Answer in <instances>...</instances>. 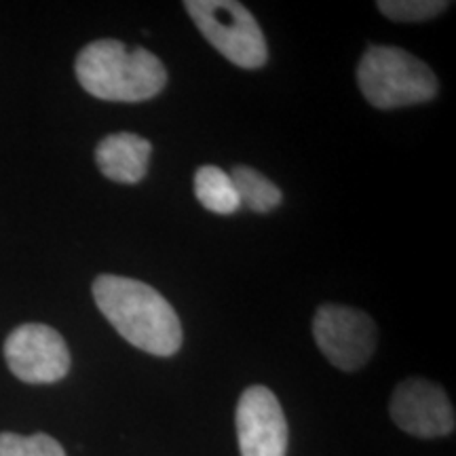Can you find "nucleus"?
Wrapping results in <instances>:
<instances>
[{"label": "nucleus", "instance_id": "nucleus-1", "mask_svg": "<svg viewBox=\"0 0 456 456\" xmlns=\"http://www.w3.org/2000/svg\"><path fill=\"white\" fill-rule=\"evenodd\" d=\"M91 292L102 315L135 349L157 357L180 351V317L155 288L131 277L100 275Z\"/></svg>", "mask_w": 456, "mask_h": 456}, {"label": "nucleus", "instance_id": "nucleus-2", "mask_svg": "<svg viewBox=\"0 0 456 456\" xmlns=\"http://www.w3.org/2000/svg\"><path fill=\"white\" fill-rule=\"evenodd\" d=\"M74 72L89 95L106 102H146L167 85V70L155 53L114 38L89 43L77 55Z\"/></svg>", "mask_w": 456, "mask_h": 456}, {"label": "nucleus", "instance_id": "nucleus-3", "mask_svg": "<svg viewBox=\"0 0 456 456\" xmlns=\"http://www.w3.org/2000/svg\"><path fill=\"white\" fill-rule=\"evenodd\" d=\"M357 85L368 104L379 110L425 104L440 89L423 60L389 45H370L359 60Z\"/></svg>", "mask_w": 456, "mask_h": 456}, {"label": "nucleus", "instance_id": "nucleus-4", "mask_svg": "<svg viewBox=\"0 0 456 456\" xmlns=\"http://www.w3.org/2000/svg\"><path fill=\"white\" fill-rule=\"evenodd\" d=\"M184 9L208 43L239 68L256 70L269 60L256 17L235 0H186Z\"/></svg>", "mask_w": 456, "mask_h": 456}, {"label": "nucleus", "instance_id": "nucleus-5", "mask_svg": "<svg viewBox=\"0 0 456 456\" xmlns=\"http://www.w3.org/2000/svg\"><path fill=\"white\" fill-rule=\"evenodd\" d=\"M313 338L332 366L342 372H355L374 355L379 330L368 313L342 305H323L313 319Z\"/></svg>", "mask_w": 456, "mask_h": 456}, {"label": "nucleus", "instance_id": "nucleus-6", "mask_svg": "<svg viewBox=\"0 0 456 456\" xmlns=\"http://www.w3.org/2000/svg\"><path fill=\"white\" fill-rule=\"evenodd\" d=\"M4 359L28 385H51L70 372V351L57 330L43 323L15 328L4 340Z\"/></svg>", "mask_w": 456, "mask_h": 456}, {"label": "nucleus", "instance_id": "nucleus-7", "mask_svg": "<svg viewBox=\"0 0 456 456\" xmlns=\"http://www.w3.org/2000/svg\"><path fill=\"white\" fill-rule=\"evenodd\" d=\"M237 440L241 456H285L289 429L275 393L262 385L245 389L239 397Z\"/></svg>", "mask_w": 456, "mask_h": 456}, {"label": "nucleus", "instance_id": "nucleus-8", "mask_svg": "<svg viewBox=\"0 0 456 456\" xmlns=\"http://www.w3.org/2000/svg\"><path fill=\"white\" fill-rule=\"evenodd\" d=\"M393 423L420 440L446 437L454 431L456 419L446 391L425 379H406L391 395Z\"/></svg>", "mask_w": 456, "mask_h": 456}, {"label": "nucleus", "instance_id": "nucleus-9", "mask_svg": "<svg viewBox=\"0 0 456 456\" xmlns=\"http://www.w3.org/2000/svg\"><path fill=\"white\" fill-rule=\"evenodd\" d=\"M152 144L142 135L121 131L106 135L95 148V163L108 180L118 184H138L144 180Z\"/></svg>", "mask_w": 456, "mask_h": 456}, {"label": "nucleus", "instance_id": "nucleus-10", "mask_svg": "<svg viewBox=\"0 0 456 456\" xmlns=\"http://www.w3.org/2000/svg\"><path fill=\"white\" fill-rule=\"evenodd\" d=\"M195 195L208 212L228 216L241 208L231 174L216 165H203L195 174Z\"/></svg>", "mask_w": 456, "mask_h": 456}, {"label": "nucleus", "instance_id": "nucleus-11", "mask_svg": "<svg viewBox=\"0 0 456 456\" xmlns=\"http://www.w3.org/2000/svg\"><path fill=\"white\" fill-rule=\"evenodd\" d=\"M231 180L235 184L239 201L256 214H269L283 201L281 188L252 167L237 165L231 171Z\"/></svg>", "mask_w": 456, "mask_h": 456}, {"label": "nucleus", "instance_id": "nucleus-12", "mask_svg": "<svg viewBox=\"0 0 456 456\" xmlns=\"http://www.w3.org/2000/svg\"><path fill=\"white\" fill-rule=\"evenodd\" d=\"M450 7L446 0H380L379 11L399 24H419L433 20Z\"/></svg>", "mask_w": 456, "mask_h": 456}, {"label": "nucleus", "instance_id": "nucleus-13", "mask_svg": "<svg viewBox=\"0 0 456 456\" xmlns=\"http://www.w3.org/2000/svg\"><path fill=\"white\" fill-rule=\"evenodd\" d=\"M0 456H66L61 444L47 436H17V433H0Z\"/></svg>", "mask_w": 456, "mask_h": 456}]
</instances>
